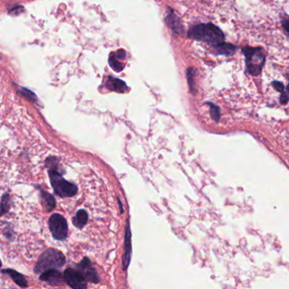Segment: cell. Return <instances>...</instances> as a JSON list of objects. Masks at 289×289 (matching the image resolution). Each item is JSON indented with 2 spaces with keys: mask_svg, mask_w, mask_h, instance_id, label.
<instances>
[{
  "mask_svg": "<svg viewBox=\"0 0 289 289\" xmlns=\"http://www.w3.org/2000/svg\"><path fill=\"white\" fill-rule=\"evenodd\" d=\"M188 37L193 40L207 43L211 47L224 43L226 38L222 29L213 23H201L194 26L188 30Z\"/></svg>",
  "mask_w": 289,
  "mask_h": 289,
  "instance_id": "6da1fadb",
  "label": "cell"
},
{
  "mask_svg": "<svg viewBox=\"0 0 289 289\" xmlns=\"http://www.w3.org/2000/svg\"><path fill=\"white\" fill-rule=\"evenodd\" d=\"M242 52L245 58L247 73L254 77L261 74L266 60V55L264 50L260 47L253 48L246 46L243 47Z\"/></svg>",
  "mask_w": 289,
  "mask_h": 289,
  "instance_id": "7a4b0ae2",
  "label": "cell"
},
{
  "mask_svg": "<svg viewBox=\"0 0 289 289\" xmlns=\"http://www.w3.org/2000/svg\"><path fill=\"white\" fill-rule=\"evenodd\" d=\"M65 256L57 249H50L43 253L38 260L35 271L41 273L50 269H58L65 264Z\"/></svg>",
  "mask_w": 289,
  "mask_h": 289,
  "instance_id": "3957f363",
  "label": "cell"
},
{
  "mask_svg": "<svg viewBox=\"0 0 289 289\" xmlns=\"http://www.w3.org/2000/svg\"><path fill=\"white\" fill-rule=\"evenodd\" d=\"M49 176H50V182L55 190V193L58 196L72 197L75 194H77V186L66 181L56 170H50Z\"/></svg>",
  "mask_w": 289,
  "mask_h": 289,
  "instance_id": "277c9868",
  "label": "cell"
},
{
  "mask_svg": "<svg viewBox=\"0 0 289 289\" xmlns=\"http://www.w3.org/2000/svg\"><path fill=\"white\" fill-rule=\"evenodd\" d=\"M50 230L53 237L58 241H63L67 237L68 225L65 220L59 214H54L51 215L49 222Z\"/></svg>",
  "mask_w": 289,
  "mask_h": 289,
  "instance_id": "5b68a950",
  "label": "cell"
},
{
  "mask_svg": "<svg viewBox=\"0 0 289 289\" xmlns=\"http://www.w3.org/2000/svg\"><path fill=\"white\" fill-rule=\"evenodd\" d=\"M64 278L68 285L72 289H83L87 288L86 277L79 270L77 271L69 268L64 272Z\"/></svg>",
  "mask_w": 289,
  "mask_h": 289,
  "instance_id": "8992f818",
  "label": "cell"
},
{
  "mask_svg": "<svg viewBox=\"0 0 289 289\" xmlns=\"http://www.w3.org/2000/svg\"><path fill=\"white\" fill-rule=\"evenodd\" d=\"M78 268H79L78 270L84 275V277H86L87 281H89L93 283H99V278L98 277V274L92 267V264L88 259H83V261L78 264Z\"/></svg>",
  "mask_w": 289,
  "mask_h": 289,
  "instance_id": "52a82bcc",
  "label": "cell"
},
{
  "mask_svg": "<svg viewBox=\"0 0 289 289\" xmlns=\"http://www.w3.org/2000/svg\"><path fill=\"white\" fill-rule=\"evenodd\" d=\"M41 280L45 281L47 283H50L51 285H60L62 284L64 276L62 277L60 271H58V269H50L47 271H43L40 275Z\"/></svg>",
  "mask_w": 289,
  "mask_h": 289,
  "instance_id": "ba28073f",
  "label": "cell"
},
{
  "mask_svg": "<svg viewBox=\"0 0 289 289\" xmlns=\"http://www.w3.org/2000/svg\"><path fill=\"white\" fill-rule=\"evenodd\" d=\"M124 256L122 258V264H123L124 270H126V268L129 264L131 260V254H132V243H131V231H130L129 222H127L126 225V236H125V246H124Z\"/></svg>",
  "mask_w": 289,
  "mask_h": 289,
  "instance_id": "9c48e42d",
  "label": "cell"
},
{
  "mask_svg": "<svg viewBox=\"0 0 289 289\" xmlns=\"http://www.w3.org/2000/svg\"><path fill=\"white\" fill-rule=\"evenodd\" d=\"M214 52L218 56H232L237 52V47L231 43H222L212 46Z\"/></svg>",
  "mask_w": 289,
  "mask_h": 289,
  "instance_id": "30bf717a",
  "label": "cell"
},
{
  "mask_svg": "<svg viewBox=\"0 0 289 289\" xmlns=\"http://www.w3.org/2000/svg\"><path fill=\"white\" fill-rule=\"evenodd\" d=\"M166 22L168 23L170 28H172V30L174 31V33L182 35L184 32V28L182 22L173 11L166 17Z\"/></svg>",
  "mask_w": 289,
  "mask_h": 289,
  "instance_id": "8fae6325",
  "label": "cell"
},
{
  "mask_svg": "<svg viewBox=\"0 0 289 289\" xmlns=\"http://www.w3.org/2000/svg\"><path fill=\"white\" fill-rule=\"evenodd\" d=\"M106 86H107L109 89L116 91L117 92H126L127 88H128L126 83H124L123 81L112 77H109Z\"/></svg>",
  "mask_w": 289,
  "mask_h": 289,
  "instance_id": "7c38bea8",
  "label": "cell"
},
{
  "mask_svg": "<svg viewBox=\"0 0 289 289\" xmlns=\"http://www.w3.org/2000/svg\"><path fill=\"white\" fill-rule=\"evenodd\" d=\"M3 273L9 274V277L12 278L13 280L15 281V283L22 288H26L28 287V282L25 279V277L22 276V274L19 273L17 271H13L10 269H7V270H3Z\"/></svg>",
  "mask_w": 289,
  "mask_h": 289,
  "instance_id": "4fadbf2b",
  "label": "cell"
},
{
  "mask_svg": "<svg viewBox=\"0 0 289 289\" xmlns=\"http://www.w3.org/2000/svg\"><path fill=\"white\" fill-rule=\"evenodd\" d=\"M87 219H88V215H87L86 210L80 209L73 218V224H74L75 227L81 229L87 224Z\"/></svg>",
  "mask_w": 289,
  "mask_h": 289,
  "instance_id": "5bb4252c",
  "label": "cell"
},
{
  "mask_svg": "<svg viewBox=\"0 0 289 289\" xmlns=\"http://www.w3.org/2000/svg\"><path fill=\"white\" fill-rule=\"evenodd\" d=\"M41 194H42V199H43L44 205H45V207H46L47 209L49 211H51L56 205L55 198L53 197L51 194L45 193L43 191H41Z\"/></svg>",
  "mask_w": 289,
  "mask_h": 289,
  "instance_id": "9a60e30c",
  "label": "cell"
},
{
  "mask_svg": "<svg viewBox=\"0 0 289 289\" xmlns=\"http://www.w3.org/2000/svg\"><path fill=\"white\" fill-rule=\"evenodd\" d=\"M206 104L209 105V109H210V116L212 118V120H215V122L218 123L220 120V117H221V110L217 105L211 103V102H206Z\"/></svg>",
  "mask_w": 289,
  "mask_h": 289,
  "instance_id": "2e32d148",
  "label": "cell"
},
{
  "mask_svg": "<svg viewBox=\"0 0 289 289\" xmlns=\"http://www.w3.org/2000/svg\"><path fill=\"white\" fill-rule=\"evenodd\" d=\"M194 75H195V70L194 68H188L187 71V78H188V86L190 88L191 92L194 93L195 92V87H194Z\"/></svg>",
  "mask_w": 289,
  "mask_h": 289,
  "instance_id": "e0dca14e",
  "label": "cell"
},
{
  "mask_svg": "<svg viewBox=\"0 0 289 289\" xmlns=\"http://www.w3.org/2000/svg\"><path fill=\"white\" fill-rule=\"evenodd\" d=\"M117 59H118V58H117L116 56L112 55L111 58H110V65H111V67L114 69L115 71H120L122 70L123 65L120 62L118 61Z\"/></svg>",
  "mask_w": 289,
  "mask_h": 289,
  "instance_id": "ac0fdd59",
  "label": "cell"
},
{
  "mask_svg": "<svg viewBox=\"0 0 289 289\" xmlns=\"http://www.w3.org/2000/svg\"><path fill=\"white\" fill-rule=\"evenodd\" d=\"M9 197L8 194H4L2 197V204H1V208H2V211L1 214L3 215L4 213L6 212L7 210L9 209Z\"/></svg>",
  "mask_w": 289,
  "mask_h": 289,
  "instance_id": "d6986e66",
  "label": "cell"
},
{
  "mask_svg": "<svg viewBox=\"0 0 289 289\" xmlns=\"http://www.w3.org/2000/svg\"><path fill=\"white\" fill-rule=\"evenodd\" d=\"M271 86L273 87L278 92H283L285 89L284 84L282 82H279V81H273L271 83Z\"/></svg>",
  "mask_w": 289,
  "mask_h": 289,
  "instance_id": "ffe728a7",
  "label": "cell"
},
{
  "mask_svg": "<svg viewBox=\"0 0 289 289\" xmlns=\"http://www.w3.org/2000/svg\"><path fill=\"white\" fill-rule=\"evenodd\" d=\"M22 93L23 95H25L27 98L30 99V100H36V96L34 94L33 92H31V91H29L28 89H26V88H23L22 90Z\"/></svg>",
  "mask_w": 289,
  "mask_h": 289,
  "instance_id": "44dd1931",
  "label": "cell"
},
{
  "mask_svg": "<svg viewBox=\"0 0 289 289\" xmlns=\"http://www.w3.org/2000/svg\"><path fill=\"white\" fill-rule=\"evenodd\" d=\"M289 94L287 93L285 91H283V92H281L280 95V102L281 104H283V105H286L287 103L289 102Z\"/></svg>",
  "mask_w": 289,
  "mask_h": 289,
  "instance_id": "7402d4cb",
  "label": "cell"
},
{
  "mask_svg": "<svg viewBox=\"0 0 289 289\" xmlns=\"http://www.w3.org/2000/svg\"><path fill=\"white\" fill-rule=\"evenodd\" d=\"M282 26H283V30L287 34H289V18L284 19L282 21Z\"/></svg>",
  "mask_w": 289,
  "mask_h": 289,
  "instance_id": "603a6c76",
  "label": "cell"
},
{
  "mask_svg": "<svg viewBox=\"0 0 289 289\" xmlns=\"http://www.w3.org/2000/svg\"><path fill=\"white\" fill-rule=\"evenodd\" d=\"M287 90H288V92H289V84H288V86H287Z\"/></svg>",
  "mask_w": 289,
  "mask_h": 289,
  "instance_id": "cb8c5ba5",
  "label": "cell"
}]
</instances>
